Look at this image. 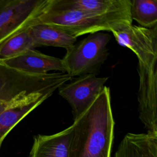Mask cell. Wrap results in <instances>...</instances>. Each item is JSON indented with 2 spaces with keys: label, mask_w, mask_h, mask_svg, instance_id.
Returning a JSON list of instances; mask_svg holds the SVG:
<instances>
[{
  "label": "cell",
  "mask_w": 157,
  "mask_h": 157,
  "mask_svg": "<svg viewBox=\"0 0 157 157\" xmlns=\"http://www.w3.org/2000/svg\"><path fill=\"white\" fill-rule=\"evenodd\" d=\"M72 125L69 157H111L115 121L110 89L104 86Z\"/></svg>",
  "instance_id": "6da1fadb"
},
{
  "label": "cell",
  "mask_w": 157,
  "mask_h": 157,
  "mask_svg": "<svg viewBox=\"0 0 157 157\" xmlns=\"http://www.w3.org/2000/svg\"><path fill=\"white\" fill-rule=\"evenodd\" d=\"M72 77L66 73H26L0 62V102H10L45 93H53Z\"/></svg>",
  "instance_id": "7a4b0ae2"
},
{
  "label": "cell",
  "mask_w": 157,
  "mask_h": 157,
  "mask_svg": "<svg viewBox=\"0 0 157 157\" xmlns=\"http://www.w3.org/2000/svg\"><path fill=\"white\" fill-rule=\"evenodd\" d=\"M33 23L51 25L75 37L99 31L112 32L129 26L103 16L78 10L51 9L47 7V4Z\"/></svg>",
  "instance_id": "3957f363"
},
{
  "label": "cell",
  "mask_w": 157,
  "mask_h": 157,
  "mask_svg": "<svg viewBox=\"0 0 157 157\" xmlns=\"http://www.w3.org/2000/svg\"><path fill=\"white\" fill-rule=\"evenodd\" d=\"M111 36L103 31L90 34L66 50L62 59L66 73L72 77L96 74L109 56Z\"/></svg>",
  "instance_id": "277c9868"
},
{
  "label": "cell",
  "mask_w": 157,
  "mask_h": 157,
  "mask_svg": "<svg viewBox=\"0 0 157 157\" xmlns=\"http://www.w3.org/2000/svg\"><path fill=\"white\" fill-rule=\"evenodd\" d=\"M48 0H0V43L31 26Z\"/></svg>",
  "instance_id": "5b68a950"
},
{
  "label": "cell",
  "mask_w": 157,
  "mask_h": 157,
  "mask_svg": "<svg viewBox=\"0 0 157 157\" xmlns=\"http://www.w3.org/2000/svg\"><path fill=\"white\" fill-rule=\"evenodd\" d=\"M157 61L144 65L138 63L139 88L137 95L139 118L147 132L157 135Z\"/></svg>",
  "instance_id": "8992f818"
},
{
  "label": "cell",
  "mask_w": 157,
  "mask_h": 157,
  "mask_svg": "<svg viewBox=\"0 0 157 157\" xmlns=\"http://www.w3.org/2000/svg\"><path fill=\"white\" fill-rule=\"evenodd\" d=\"M131 0H48L47 7L56 9H75L103 16L128 26Z\"/></svg>",
  "instance_id": "52a82bcc"
},
{
  "label": "cell",
  "mask_w": 157,
  "mask_h": 157,
  "mask_svg": "<svg viewBox=\"0 0 157 157\" xmlns=\"http://www.w3.org/2000/svg\"><path fill=\"white\" fill-rule=\"evenodd\" d=\"M108 77L86 74L71 79L58 88L59 94L70 104L73 120L78 118L91 105L101 91Z\"/></svg>",
  "instance_id": "ba28073f"
},
{
  "label": "cell",
  "mask_w": 157,
  "mask_h": 157,
  "mask_svg": "<svg viewBox=\"0 0 157 157\" xmlns=\"http://www.w3.org/2000/svg\"><path fill=\"white\" fill-rule=\"evenodd\" d=\"M112 33L120 45L134 53L138 63L148 65L157 61V26L147 28L132 25Z\"/></svg>",
  "instance_id": "9c48e42d"
},
{
  "label": "cell",
  "mask_w": 157,
  "mask_h": 157,
  "mask_svg": "<svg viewBox=\"0 0 157 157\" xmlns=\"http://www.w3.org/2000/svg\"><path fill=\"white\" fill-rule=\"evenodd\" d=\"M53 93L37 94L25 99L0 102V148L10 131Z\"/></svg>",
  "instance_id": "30bf717a"
},
{
  "label": "cell",
  "mask_w": 157,
  "mask_h": 157,
  "mask_svg": "<svg viewBox=\"0 0 157 157\" xmlns=\"http://www.w3.org/2000/svg\"><path fill=\"white\" fill-rule=\"evenodd\" d=\"M2 63L10 67L34 75H44L52 71L66 73L62 59L44 54L35 49L28 50Z\"/></svg>",
  "instance_id": "8fae6325"
},
{
  "label": "cell",
  "mask_w": 157,
  "mask_h": 157,
  "mask_svg": "<svg viewBox=\"0 0 157 157\" xmlns=\"http://www.w3.org/2000/svg\"><path fill=\"white\" fill-rule=\"evenodd\" d=\"M72 125L50 135L34 136L28 157H69Z\"/></svg>",
  "instance_id": "7c38bea8"
},
{
  "label": "cell",
  "mask_w": 157,
  "mask_h": 157,
  "mask_svg": "<svg viewBox=\"0 0 157 157\" xmlns=\"http://www.w3.org/2000/svg\"><path fill=\"white\" fill-rule=\"evenodd\" d=\"M114 157H157V135L148 132L126 134Z\"/></svg>",
  "instance_id": "4fadbf2b"
},
{
  "label": "cell",
  "mask_w": 157,
  "mask_h": 157,
  "mask_svg": "<svg viewBox=\"0 0 157 157\" xmlns=\"http://www.w3.org/2000/svg\"><path fill=\"white\" fill-rule=\"evenodd\" d=\"M31 36L35 47L52 46L64 48L72 46L77 37L58 28L42 23H33L29 26Z\"/></svg>",
  "instance_id": "5bb4252c"
},
{
  "label": "cell",
  "mask_w": 157,
  "mask_h": 157,
  "mask_svg": "<svg viewBox=\"0 0 157 157\" xmlns=\"http://www.w3.org/2000/svg\"><path fill=\"white\" fill-rule=\"evenodd\" d=\"M29 27L0 43V62L15 57L28 50L35 49Z\"/></svg>",
  "instance_id": "9a60e30c"
},
{
  "label": "cell",
  "mask_w": 157,
  "mask_h": 157,
  "mask_svg": "<svg viewBox=\"0 0 157 157\" xmlns=\"http://www.w3.org/2000/svg\"><path fill=\"white\" fill-rule=\"evenodd\" d=\"M130 16L140 26H157V0H131Z\"/></svg>",
  "instance_id": "2e32d148"
}]
</instances>
